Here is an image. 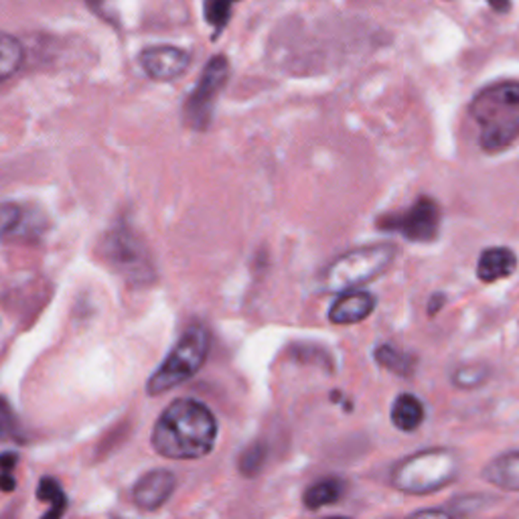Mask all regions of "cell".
Returning a JSON list of instances; mask_svg holds the SVG:
<instances>
[{"instance_id": "cell-1", "label": "cell", "mask_w": 519, "mask_h": 519, "mask_svg": "<svg viewBox=\"0 0 519 519\" xmlns=\"http://www.w3.org/2000/svg\"><path fill=\"white\" fill-rule=\"evenodd\" d=\"M218 422L205 403L179 398L162 412L153 431V447L172 460H195L216 447Z\"/></svg>"}, {"instance_id": "cell-2", "label": "cell", "mask_w": 519, "mask_h": 519, "mask_svg": "<svg viewBox=\"0 0 519 519\" xmlns=\"http://www.w3.org/2000/svg\"><path fill=\"white\" fill-rule=\"evenodd\" d=\"M471 118L479 126L485 153H501L519 136V84L499 81L487 86L471 102Z\"/></svg>"}, {"instance_id": "cell-3", "label": "cell", "mask_w": 519, "mask_h": 519, "mask_svg": "<svg viewBox=\"0 0 519 519\" xmlns=\"http://www.w3.org/2000/svg\"><path fill=\"white\" fill-rule=\"evenodd\" d=\"M459 477V455L449 449H426L394 467L390 481L408 496H431Z\"/></svg>"}, {"instance_id": "cell-4", "label": "cell", "mask_w": 519, "mask_h": 519, "mask_svg": "<svg viewBox=\"0 0 519 519\" xmlns=\"http://www.w3.org/2000/svg\"><path fill=\"white\" fill-rule=\"evenodd\" d=\"M395 248L392 244H372L341 254L323 272L327 292H345L372 283L392 266Z\"/></svg>"}, {"instance_id": "cell-5", "label": "cell", "mask_w": 519, "mask_h": 519, "mask_svg": "<svg viewBox=\"0 0 519 519\" xmlns=\"http://www.w3.org/2000/svg\"><path fill=\"white\" fill-rule=\"evenodd\" d=\"M209 333L201 325H193L189 331L181 337L175 349L169 353L164 364L156 369L151 380H148L146 390L151 395H161L172 388H177L199 372L209 353Z\"/></svg>"}, {"instance_id": "cell-6", "label": "cell", "mask_w": 519, "mask_h": 519, "mask_svg": "<svg viewBox=\"0 0 519 519\" xmlns=\"http://www.w3.org/2000/svg\"><path fill=\"white\" fill-rule=\"evenodd\" d=\"M229 78V63L224 55L211 57L209 63L205 65L199 81L185 102V122L191 128L201 130L208 126L211 118L213 106H216L218 96L227 84Z\"/></svg>"}, {"instance_id": "cell-7", "label": "cell", "mask_w": 519, "mask_h": 519, "mask_svg": "<svg viewBox=\"0 0 519 519\" xmlns=\"http://www.w3.org/2000/svg\"><path fill=\"white\" fill-rule=\"evenodd\" d=\"M380 227L398 232L410 242H434L440 229V208L431 197H420L403 213L380 219Z\"/></svg>"}, {"instance_id": "cell-8", "label": "cell", "mask_w": 519, "mask_h": 519, "mask_svg": "<svg viewBox=\"0 0 519 519\" xmlns=\"http://www.w3.org/2000/svg\"><path fill=\"white\" fill-rule=\"evenodd\" d=\"M140 68L148 78L154 81H171L183 76L187 71L191 57L187 51L172 45H154L146 47L138 57Z\"/></svg>"}, {"instance_id": "cell-9", "label": "cell", "mask_w": 519, "mask_h": 519, "mask_svg": "<svg viewBox=\"0 0 519 519\" xmlns=\"http://www.w3.org/2000/svg\"><path fill=\"white\" fill-rule=\"evenodd\" d=\"M175 475L171 471L156 468V471L140 477L138 483L134 485V491H132V499H134V504L140 509H144V512H154V509L167 504V499L172 496V491H175Z\"/></svg>"}, {"instance_id": "cell-10", "label": "cell", "mask_w": 519, "mask_h": 519, "mask_svg": "<svg viewBox=\"0 0 519 519\" xmlns=\"http://www.w3.org/2000/svg\"><path fill=\"white\" fill-rule=\"evenodd\" d=\"M375 309V296L366 291H345L339 294V299L333 302L329 310V319L335 325H356L366 320Z\"/></svg>"}, {"instance_id": "cell-11", "label": "cell", "mask_w": 519, "mask_h": 519, "mask_svg": "<svg viewBox=\"0 0 519 519\" xmlns=\"http://www.w3.org/2000/svg\"><path fill=\"white\" fill-rule=\"evenodd\" d=\"M517 268V256L509 248H489L481 254L477 262V276L481 283H497L509 278Z\"/></svg>"}, {"instance_id": "cell-12", "label": "cell", "mask_w": 519, "mask_h": 519, "mask_svg": "<svg viewBox=\"0 0 519 519\" xmlns=\"http://www.w3.org/2000/svg\"><path fill=\"white\" fill-rule=\"evenodd\" d=\"M483 479L504 491H519V450L493 459L483 468Z\"/></svg>"}, {"instance_id": "cell-13", "label": "cell", "mask_w": 519, "mask_h": 519, "mask_svg": "<svg viewBox=\"0 0 519 519\" xmlns=\"http://www.w3.org/2000/svg\"><path fill=\"white\" fill-rule=\"evenodd\" d=\"M392 422L402 432H414L424 422V406L416 395L402 394L392 406Z\"/></svg>"}, {"instance_id": "cell-14", "label": "cell", "mask_w": 519, "mask_h": 519, "mask_svg": "<svg viewBox=\"0 0 519 519\" xmlns=\"http://www.w3.org/2000/svg\"><path fill=\"white\" fill-rule=\"evenodd\" d=\"M343 493H345V483L339 477H327V479H320L307 489V493H304V505L309 509L335 505L337 501L343 497Z\"/></svg>"}, {"instance_id": "cell-15", "label": "cell", "mask_w": 519, "mask_h": 519, "mask_svg": "<svg viewBox=\"0 0 519 519\" xmlns=\"http://www.w3.org/2000/svg\"><path fill=\"white\" fill-rule=\"evenodd\" d=\"M24 51L21 41L0 31V81L13 78L21 70Z\"/></svg>"}, {"instance_id": "cell-16", "label": "cell", "mask_w": 519, "mask_h": 519, "mask_svg": "<svg viewBox=\"0 0 519 519\" xmlns=\"http://www.w3.org/2000/svg\"><path fill=\"white\" fill-rule=\"evenodd\" d=\"M375 361L380 364L384 369H388V372L395 374V375H402V377H410L412 372H414V366H416V359L406 356V353L398 351L392 345H380V348L375 349Z\"/></svg>"}, {"instance_id": "cell-17", "label": "cell", "mask_w": 519, "mask_h": 519, "mask_svg": "<svg viewBox=\"0 0 519 519\" xmlns=\"http://www.w3.org/2000/svg\"><path fill=\"white\" fill-rule=\"evenodd\" d=\"M237 3V0H205L203 3V16L213 29H216L218 37L221 31L226 29V24L232 19V6Z\"/></svg>"}, {"instance_id": "cell-18", "label": "cell", "mask_w": 519, "mask_h": 519, "mask_svg": "<svg viewBox=\"0 0 519 519\" xmlns=\"http://www.w3.org/2000/svg\"><path fill=\"white\" fill-rule=\"evenodd\" d=\"M37 497L41 501H47V504H51V512H47L45 517H60L65 512V507H68V499H65L60 483H57L55 479H49V477L41 479L39 489H37Z\"/></svg>"}, {"instance_id": "cell-19", "label": "cell", "mask_w": 519, "mask_h": 519, "mask_svg": "<svg viewBox=\"0 0 519 519\" xmlns=\"http://www.w3.org/2000/svg\"><path fill=\"white\" fill-rule=\"evenodd\" d=\"M23 442V431L13 408L5 398H0V442Z\"/></svg>"}, {"instance_id": "cell-20", "label": "cell", "mask_w": 519, "mask_h": 519, "mask_svg": "<svg viewBox=\"0 0 519 519\" xmlns=\"http://www.w3.org/2000/svg\"><path fill=\"white\" fill-rule=\"evenodd\" d=\"M485 380H487V372L483 367H475V366H467L457 369L452 374V384L457 385L460 390H473L477 385H481Z\"/></svg>"}, {"instance_id": "cell-21", "label": "cell", "mask_w": 519, "mask_h": 519, "mask_svg": "<svg viewBox=\"0 0 519 519\" xmlns=\"http://www.w3.org/2000/svg\"><path fill=\"white\" fill-rule=\"evenodd\" d=\"M23 219V211L19 205L14 203H3L0 205V240L11 236L16 227H19Z\"/></svg>"}, {"instance_id": "cell-22", "label": "cell", "mask_w": 519, "mask_h": 519, "mask_svg": "<svg viewBox=\"0 0 519 519\" xmlns=\"http://www.w3.org/2000/svg\"><path fill=\"white\" fill-rule=\"evenodd\" d=\"M264 460H266V450H264L262 444H254V447H250L248 450H246L244 455H242V459H240L242 473L246 477L256 475L262 468Z\"/></svg>"}, {"instance_id": "cell-23", "label": "cell", "mask_w": 519, "mask_h": 519, "mask_svg": "<svg viewBox=\"0 0 519 519\" xmlns=\"http://www.w3.org/2000/svg\"><path fill=\"white\" fill-rule=\"evenodd\" d=\"M444 301H447V296H444L442 292H436L431 299V302H428V312H431V315H436V312L442 309Z\"/></svg>"}, {"instance_id": "cell-24", "label": "cell", "mask_w": 519, "mask_h": 519, "mask_svg": "<svg viewBox=\"0 0 519 519\" xmlns=\"http://www.w3.org/2000/svg\"><path fill=\"white\" fill-rule=\"evenodd\" d=\"M0 489L3 491L14 489V479L11 477V471H3V475H0Z\"/></svg>"}, {"instance_id": "cell-25", "label": "cell", "mask_w": 519, "mask_h": 519, "mask_svg": "<svg viewBox=\"0 0 519 519\" xmlns=\"http://www.w3.org/2000/svg\"><path fill=\"white\" fill-rule=\"evenodd\" d=\"M14 463H16V455H13V452H6V455L0 459V468H3V471H13Z\"/></svg>"}, {"instance_id": "cell-26", "label": "cell", "mask_w": 519, "mask_h": 519, "mask_svg": "<svg viewBox=\"0 0 519 519\" xmlns=\"http://www.w3.org/2000/svg\"><path fill=\"white\" fill-rule=\"evenodd\" d=\"M487 3L496 8L497 13H505L507 8H509V5H512V0H487Z\"/></svg>"}, {"instance_id": "cell-27", "label": "cell", "mask_w": 519, "mask_h": 519, "mask_svg": "<svg viewBox=\"0 0 519 519\" xmlns=\"http://www.w3.org/2000/svg\"><path fill=\"white\" fill-rule=\"evenodd\" d=\"M88 6L92 8V11L100 13V11H102V6H104V0H88Z\"/></svg>"}]
</instances>
